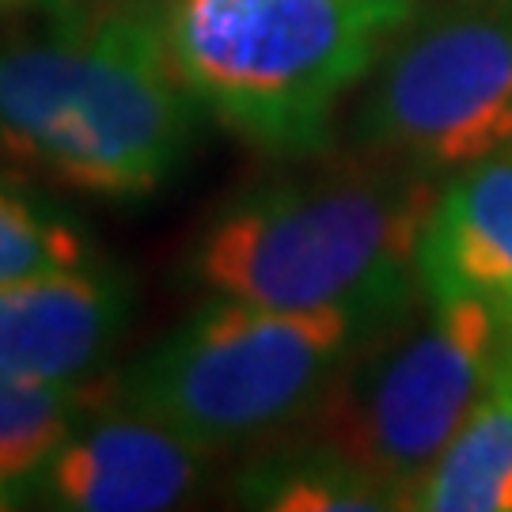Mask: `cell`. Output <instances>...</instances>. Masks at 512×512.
Returning a JSON list of instances; mask_svg holds the SVG:
<instances>
[{
  "instance_id": "cell-1",
  "label": "cell",
  "mask_w": 512,
  "mask_h": 512,
  "mask_svg": "<svg viewBox=\"0 0 512 512\" xmlns=\"http://www.w3.org/2000/svg\"><path fill=\"white\" fill-rule=\"evenodd\" d=\"M0 35V156L50 183L137 202L186 164L202 103L160 0H23Z\"/></svg>"
},
{
  "instance_id": "cell-2",
  "label": "cell",
  "mask_w": 512,
  "mask_h": 512,
  "mask_svg": "<svg viewBox=\"0 0 512 512\" xmlns=\"http://www.w3.org/2000/svg\"><path fill=\"white\" fill-rule=\"evenodd\" d=\"M433 198L429 171L387 156L281 175L205 220L186 251V281L262 308L403 311L421 296Z\"/></svg>"
},
{
  "instance_id": "cell-3",
  "label": "cell",
  "mask_w": 512,
  "mask_h": 512,
  "mask_svg": "<svg viewBox=\"0 0 512 512\" xmlns=\"http://www.w3.org/2000/svg\"><path fill=\"white\" fill-rule=\"evenodd\" d=\"M418 0H160L186 88L239 141L315 160Z\"/></svg>"
},
{
  "instance_id": "cell-4",
  "label": "cell",
  "mask_w": 512,
  "mask_h": 512,
  "mask_svg": "<svg viewBox=\"0 0 512 512\" xmlns=\"http://www.w3.org/2000/svg\"><path fill=\"white\" fill-rule=\"evenodd\" d=\"M403 311H285L205 296L110 391L220 456L308 418L349 357Z\"/></svg>"
},
{
  "instance_id": "cell-5",
  "label": "cell",
  "mask_w": 512,
  "mask_h": 512,
  "mask_svg": "<svg viewBox=\"0 0 512 512\" xmlns=\"http://www.w3.org/2000/svg\"><path fill=\"white\" fill-rule=\"evenodd\" d=\"M509 349L512 327L486 300L421 289L349 357L300 425L311 440L361 463L410 509Z\"/></svg>"
},
{
  "instance_id": "cell-6",
  "label": "cell",
  "mask_w": 512,
  "mask_h": 512,
  "mask_svg": "<svg viewBox=\"0 0 512 512\" xmlns=\"http://www.w3.org/2000/svg\"><path fill=\"white\" fill-rule=\"evenodd\" d=\"M357 145L429 175L512 148V0H463L410 19L368 76Z\"/></svg>"
},
{
  "instance_id": "cell-7",
  "label": "cell",
  "mask_w": 512,
  "mask_h": 512,
  "mask_svg": "<svg viewBox=\"0 0 512 512\" xmlns=\"http://www.w3.org/2000/svg\"><path fill=\"white\" fill-rule=\"evenodd\" d=\"M209 459L202 444L107 391L46 459L27 501L57 512H164L198 494Z\"/></svg>"
},
{
  "instance_id": "cell-8",
  "label": "cell",
  "mask_w": 512,
  "mask_h": 512,
  "mask_svg": "<svg viewBox=\"0 0 512 512\" xmlns=\"http://www.w3.org/2000/svg\"><path fill=\"white\" fill-rule=\"evenodd\" d=\"M129 327V281L92 258L0 285V368L42 384H103Z\"/></svg>"
},
{
  "instance_id": "cell-9",
  "label": "cell",
  "mask_w": 512,
  "mask_h": 512,
  "mask_svg": "<svg viewBox=\"0 0 512 512\" xmlns=\"http://www.w3.org/2000/svg\"><path fill=\"white\" fill-rule=\"evenodd\" d=\"M418 277L421 289L486 300L512 327V148L452 171L437 190Z\"/></svg>"
},
{
  "instance_id": "cell-10",
  "label": "cell",
  "mask_w": 512,
  "mask_h": 512,
  "mask_svg": "<svg viewBox=\"0 0 512 512\" xmlns=\"http://www.w3.org/2000/svg\"><path fill=\"white\" fill-rule=\"evenodd\" d=\"M421 512H512V349L414 494Z\"/></svg>"
},
{
  "instance_id": "cell-11",
  "label": "cell",
  "mask_w": 512,
  "mask_h": 512,
  "mask_svg": "<svg viewBox=\"0 0 512 512\" xmlns=\"http://www.w3.org/2000/svg\"><path fill=\"white\" fill-rule=\"evenodd\" d=\"M232 501L266 512H391L399 494L361 463L319 440H296L255 456L239 471Z\"/></svg>"
},
{
  "instance_id": "cell-12",
  "label": "cell",
  "mask_w": 512,
  "mask_h": 512,
  "mask_svg": "<svg viewBox=\"0 0 512 512\" xmlns=\"http://www.w3.org/2000/svg\"><path fill=\"white\" fill-rule=\"evenodd\" d=\"M107 391L110 384H42L0 368V509L27 501L46 459Z\"/></svg>"
},
{
  "instance_id": "cell-13",
  "label": "cell",
  "mask_w": 512,
  "mask_h": 512,
  "mask_svg": "<svg viewBox=\"0 0 512 512\" xmlns=\"http://www.w3.org/2000/svg\"><path fill=\"white\" fill-rule=\"evenodd\" d=\"M95 247L73 217L0 179V285L92 262Z\"/></svg>"
},
{
  "instance_id": "cell-14",
  "label": "cell",
  "mask_w": 512,
  "mask_h": 512,
  "mask_svg": "<svg viewBox=\"0 0 512 512\" xmlns=\"http://www.w3.org/2000/svg\"><path fill=\"white\" fill-rule=\"evenodd\" d=\"M12 4H23V0H0V8H12Z\"/></svg>"
}]
</instances>
